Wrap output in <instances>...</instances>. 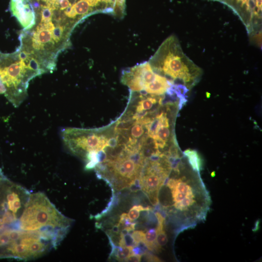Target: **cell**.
Here are the masks:
<instances>
[{"label":"cell","mask_w":262,"mask_h":262,"mask_svg":"<svg viewBox=\"0 0 262 262\" xmlns=\"http://www.w3.org/2000/svg\"><path fill=\"white\" fill-rule=\"evenodd\" d=\"M183 166L182 164L178 169H172L175 176L168 177L164 184L169 189L173 202L164 210L174 214L178 231L193 228L205 221L211 203L209 193L198 172L183 175Z\"/></svg>","instance_id":"1"},{"label":"cell","mask_w":262,"mask_h":262,"mask_svg":"<svg viewBox=\"0 0 262 262\" xmlns=\"http://www.w3.org/2000/svg\"><path fill=\"white\" fill-rule=\"evenodd\" d=\"M145 255L146 256V258H147V260L148 261H151V262H160V260L157 258V257L153 256L151 254H145Z\"/></svg>","instance_id":"16"},{"label":"cell","mask_w":262,"mask_h":262,"mask_svg":"<svg viewBox=\"0 0 262 262\" xmlns=\"http://www.w3.org/2000/svg\"><path fill=\"white\" fill-rule=\"evenodd\" d=\"M142 255L138 254H132L128 257L125 261L131 262H138L141 260Z\"/></svg>","instance_id":"15"},{"label":"cell","mask_w":262,"mask_h":262,"mask_svg":"<svg viewBox=\"0 0 262 262\" xmlns=\"http://www.w3.org/2000/svg\"><path fill=\"white\" fill-rule=\"evenodd\" d=\"M155 229H151L145 234L144 243L150 251L159 252L161 249L157 243Z\"/></svg>","instance_id":"9"},{"label":"cell","mask_w":262,"mask_h":262,"mask_svg":"<svg viewBox=\"0 0 262 262\" xmlns=\"http://www.w3.org/2000/svg\"><path fill=\"white\" fill-rule=\"evenodd\" d=\"M19 217L20 229L45 232L61 241L67 233L72 221L40 192L30 194Z\"/></svg>","instance_id":"3"},{"label":"cell","mask_w":262,"mask_h":262,"mask_svg":"<svg viewBox=\"0 0 262 262\" xmlns=\"http://www.w3.org/2000/svg\"><path fill=\"white\" fill-rule=\"evenodd\" d=\"M155 215L158 220V225L156 229V242L158 246L162 248L167 243L168 239L164 230L165 218L159 212H156Z\"/></svg>","instance_id":"7"},{"label":"cell","mask_w":262,"mask_h":262,"mask_svg":"<svg viewBox=\"0 0 262 262\" xmlns=\"http://www.w3.org/2000/svg\"><path fill=\"white\" fill-rule=\"evenodd\" d=\"M1 84L0 83V92L1 91Z\"/></svg>","instance_id":"20"},{"label":"cell","mask_w":262,"mask_h":262,"mask_svg":"<svg viewBox=\"0 0 262 262\" xmlns=\"http://www.w3.org/2000/svg\"><path fill=\"white\" fill-rule=\"evenodd\" d=\"M10 9L23 28L31 29L35 23V15L29 0H11Z\"/></svg>","instance_id":"6"},{"label":"cell","mask_w":262,"mask_h":262,"mask_svg":"<svg viewBox=\"0 0 262 262\" xmlns=\"http://www.w3.org/2000/svg\"><path fill=\"white\" fill-rule=\"evenodd\" d=\"M112 254H114L115 259L120 261H125L130 255L133 254L131 246L117 247L113 248Z\"/></svg>","instance_id":"10"},{"label":"cell","mask_w":262,"mask_h":262,"mask_svg":"<svg viewBox=\"0 0 262 262\" xmlns=\"http://www.w3.org/2000/svg\"><path fill=\"white\" fill-rule=\"evenodd\" d=\"M148 63L156 73L179 81L188 89L194 86L202 75V69L183 52L175 35L167 37L159 46Z\"/></svg>","instance_id":"4"},{"label":"cell","mask_w":262,"mask_h":262,"mask_svg":"<svg viewBox=\"0 0 262 262\" xmlns=\"http://www.w3.org/2000/svg\"><path fill=\"white\" fill-rule=\"evenodd\" d=\"M127 213H123L120 216V220L117 224L120 231L122 229H127L129 233L131 234L135 229V223H133Z\"/></svg>","instance_id":"11"},{"label":"cell","mask_w":262,"mask_h":262,"mask_svg":"<svg viewBox=\"0 0 262 262\" xmlns=\"http://www.w3.org/2000/svg\"><path fill=\"white\" fill-rule=\"evenodd\" d=\"M151 209L150 207H144L142 205L133 206L130 210L128 215L129 218L134 221L137 219L139 216V213L143 211H149Z\"/></svg>","instance_id":"12"},{"label":"cell","mask_w":262,"mask_h":262,"mask_svg":"<svg viewBox=\"0 0 262 262\" xmlns=\"http://www.w3.org/2000/svg\"><path fill=\"white\" fill-rule=\"evenodd\" d=\"M226 5L235 4L243 7H248L256 0H216Z\"/></svg>","instance_id":"13"},{"label":"cell","mask_w":262,"mask_h":262,"mask_svg":"<svg viewBox=\"0 0 262 262\" xmlns=\"http://www.w3.org/2000/svg\"><path fill=\"white\" fill-rule=\"evenodd\" d=\"M6 180H7V179L0 170V183Z\"/></svg>","instance_id":"18"},{"label":"cell","mask_w":262,"mask_h":262,"mask_svg":"<svg viewBox=\"0 0 262 262\" xmlns=\"http://www.w3.org/2000/svg\"><path fill=\"white\" fill-rule=\"evenodd\" d=\"M184 154L187 158L191 167L194 171L199 172L202 169L203 160L197 151L188 149L184 151Z\"/></svg>","instance_id":"8"},{"label":"cell","mask_w":262,"mask_h":262,"mask_svg":"<svg viewBox=\"0 0 262 262\" xmlns=\"http://www.w3.org/2000/svg\"><path fill=\"white\" fill-rule=\"evenodd\" d=\"M112 231L115 233H118L119 232H120V230L117 224L113 227Z\"/></svg>","instance_id":"17"},{"label":"cell","mask_w":262,"mask_h":262,"mask_svg":"<svg viewBox=\"0 0 262 262\" xmlns=\"http://www.w3.org/2000/svg\"><path fill=\"white\" fill-rule=\"evenodd\" d=\"M157 74L153 71L149 63L145 62L124 70L121 80L131 91L139 92L154 81Z\"/></svg>","instance_id":"5"},{"label":"cell","mask_w":262,"mask_h":262,"mask_svg":"<svg viewBox=\"0 0 262 262\" xmlns=\"http://www.w3.org/2000/svg\"><path fill=\"white\" fill-rule=\"evenodd\" d=\"M5 225H6L4 221L2 220V218H0V230H1L4 227Z\"/></svg>","instance_id":"19"},{"label":"cell","mask_w":262,"mask_h":262,"mask_svg":"<svg viewBox=\"0 0 262 262\" xmlns=\"http://www.w3.org/2000/svg\"><path fill=\"white\" fill-rule=\"evenodd\" d=\"M131 234L133 237L137 246L140 242H143L144 243L145 240V233L143 231H133Z\"/></svg>","instance_id":"14"},{"label":"cell","mask_w":262,"mask_h":262,"mask_svg":"<svg viewBox=\"0 0 262 262\" xmlns=\"http://www.w3.org/2000/svg\"><path fill=\"white\" fill-rule=\"evenodd\" d=\"M46 72L38 58L21 45L11 53L0 52V82L5 97L16 107L26 98L30 81Z\"/></svg>","instance_id":"2"}]
</instances>
